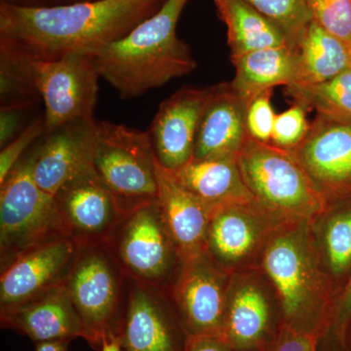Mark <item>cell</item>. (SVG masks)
Masks as SVG:
<instances>
[{
    "instance_id": "24",
    "label": "cell",
    "mask_w": 351,
    "mask_h": 351,
    "mask_svg": "<svg viewBox=\"0 0 351 351\" xmlns=\"http://www.w3.org/2000/svg\"><path fill=\"white\" fill-rule=\"evenodd\" d=\"M299 71L293 85L327 82L351 66V46L311 21L297 44Z\"/></svg>"
},
{
    "instance_id": "41",
    "label": "cell",
    "mask_w": 351,
    "mask_h": 351,
    "mask_svg": "<svg viewBox=\"0 0 351 351\" xmlns=\"http://www.w3.org/2000/svg\"><path fill=\"white\" fill-rule=\"evenodd\" d=\"M162 1H164V0H162Z\"/></svg>"
},
{
    "instance_id": "20",
    "label": "cell",
    "mask_w": 351,
    "mask_h": 351,
    "mask_svg": "<svg viewBox=\"0 0 351 351\" xmlns=\"http://www.w3.org/2000/svg\"><path fill=\"white\" fill-rule=\"evenodd\" d=\"M269 215L257 203L228 205L215 210L207 237V255L219 267L250 256L262 240L263 217Z\"/></svg>"
},
{
    "instance_id": "33",
    "label": "cell",
    "mask_w": 351,
    "mask_h": 351,
    "mask_svg": "<svg viewBox=\"0 0 351 351\" xmlns=\"http://www.w3.org/2000/svg\"><path fill=\"white\" fill-rule=\"evenodd\" d=\"M44 135L43 117L32 120L13 141L6 145L0 152V184L10 174L11 171L19 162L25 152L36 140Z\"/></svg>"
},
{
    "instance_id": "19",
    "label": "cell",
    "mask_w": 351,
    "mask_h": 351,
    "mask_svg": "<svg viewBox=\"0 0 351 351\" xmlns=\"http://www.w3.org/2000/svg\"><path fill=\"white\" fill-rule=\"evenodd\" d=\"M248 103L233 90L230 83L212 86L203 113L193 158L237 159L249 135L246 128Z\"/></svg>"
},
{
    "instance_id": "27",
    "label": "cell",
    "mask_w": 351,
    "mask_h": 351,
    "mask_svg": "<svg viewBox=\"0 0 351 351\" xmlns=\"http://www.w3.org/2000/svg\"><path fill=\"white\" fill-rule=\"evenodd\" d=\"M39 99L32 80L29 62L12 53L0 50L1 106L36 105Z\"/></svg>"
},
{
    "instance_id": "16",
    "label": "cell",
    "mask_w": 351,
    "mask_h": 351,
    "mask_svg": "<svg viewBox=\"0 0 351 351\" xmlns=\"http://www.w3.org/2000/svg\"><path fill=\"white\" fill-rule=\"evenodd\" d=\"M1 327L29 337L36 343L83 339L86 332L66 282L27 301L0 307Z\"/></svg>"
},
{
    "instance_id": "2",
    "label": "cell",
    "mask_w": 351,
    "mask_h": 351,
    "mask_svg": "<svg viewBox=\"0 0 351 351\" xmlns=\"http://www.w3.org/2000/svg\"><path fill=\"white\" fill-rule=\"evenodd\" d=\"M188 1L165 0L156 13L94 55L101 78L120 98H137L196 68L189 46L177 36L178 21Z\"/></svg>"
},
{
    "instance_id": "13",
    "label": "cell",
    "mask_w": 351,
    "mask_h": 351,
    "mask_svg": "<svg viewBox=\"0 0 351 351\" xmlns=\"http://www.w3.org/2000/svg\"><path fill=\"white\" fill-rule=\"evenodd\" d=\"M80 244L69 237H57L32 247L2 269L0 307L27 301L66 282Z\"/></svg>"
},
{
    "instance_id": "35",
    "label": "cell",
    "mask_w": 351,
    "mask_h": 351,
    "mask_svg": "<svg viewBox=\"0 0 351 351\" xmlns=\"http://www.w3.org/2000/svg\"><path fill=\"white\" fill-rule=\"evenodd\" d=\"M36 105H8L0 108V147L3 149L17 137L25 127V117Z\"/></svg>"
},
{
    "instance_id": "25",
    "label": "cell",
    "mask_w": 351,
    "mask_h": 351,
    "mask_svg": "<svg viewBox=\"0 0 351 351\" xmlns=\"http://www.w3.org/2000/svg\"><path fill=\"white\" fill-rule=\"evenodd\" d=\"M215 4L228 27L230 56L290 44L276 25L244 0H215Z\"/></svg>"
},
{
    "instance_id": "7",
    "label": "cell",
    "mask_w": 351,
    "mask_h": 351,
    "mask_svg": "<svg viewBox=\"0 0 351 351\" xmlns=\"http://www.w3.org/2000/svg\"><path fill=\"white\" fill-rule=\"evenodd\" d=\"M125 278L107 242L80 244L66 287L95 350L117 335Z\"/></svg>"
},
{
    "instance_id": "37",
    "label": "cell",
    "mask_w": 351,
    "mask_h": 351,
    "mask_svg": "<svg viewBox=\"0 0 351 351\" xmlns=\"http://www.w3.org/2000/svg\"><path fill=\"white\" fill-rule=\"evenodd\" d=\"M351 316V279L350 282L348 284V289L345 297H343V302L341 304V308L339 311L338 323L339 329L345 324L346 321L350 319Z\"/></svg>"
},
{
    "instance_id": "26",
    "label": "cell",
    "mask_w": 351,
    "mask_h": 351,
    "mask_svg": "<svg viewBox=\"0 0 351 351\" xmlns=\"http://www.w3.org/2000/svg\"><path fill=\"white\" fill-rule=\"evenodd\" d=\"M286 94L317 117L338 123L351 124V66L318 84L291 85Z\"/></svg>"
},
{
    "instance_id": "5",
    "label": "cell",
    "mask_w": 351,
    "mask_h": 351,
    "mask_svg": "<svg viewBox=\"0 0 351 351\" xmlns=\"http://www.w3.org/2000/svg\"><path fill=\"white\" fill-rule=\"evenodd\" d=\"M263 267L278 293L284 323L321 336L326 325L322 283L304 233L287 230L272 237Z\"/></svg>"
},
{
    "instance_id": "36",
    "label": "cell",
    "mask_w": 351,
    "mask_h": 351,
    "mask_svg": "<svg viewBox=\"0 0 351 351\" xmlns=\"http://www.w3.org/2000/svg\"><path fill=\"white\" fill-rule=\"evenodd\" d=\"M184 351H234L219 336L186 335Z\"/></svg>"
},
{
    "instance_id": "29",
    "label": "cell",
    "mask_w": 351,
    "mask_h": 351,
    "mask_svg": "<svg viewBox=\"0 0 351 351\" xmlns=\"http://www.w3.org/2000/svg\"><path fill=\"white\" fill-rule=\"evenodd\" d=\"M313 21L351 46V0H307Z\"/></svg>"
},
{
    "instance_id": "38",
    "label": "cell",
    "mask_w": 351,
    "mask_h": 351,
    "mask_svg": "<svg viewBox=\"0 0 351 351\" xmlns=\"http://www.w3.org/2000/svg\"><path fill=\"white\" fill-rule=\"evenodd\" d=\"M69 341H44L36 343L34 351H68Z\"/></svg>"
},
{
    "instance_id": "15",
    "label": "cell",
    "mask_w": 351,
    "mask_h": 351,
    "mask_svg": "<svg viewBox=\"0 0 351 351\" xmlns=\"http://www.w3.org/2000/svg\"><path fill=\"white\" fill-rule=\"evenodd\" d=\"M98 120L69 122L44 134L34 147L32 174L45 193L55 196L66 182L91 167Z\"/></svg>"
},
{
    "instance_id": "8",
    "label": "cell",
    "mask_w": 351,
    "mask_h": 351,
    "mask_svg": "<svg viewBox=\"0 0 351 351\" xmlns=\"http://www.w3.org/2000/svg\"><path fill=\"white\" fill-rule=\"evenodd\" d=\"M127 278L168 294L175 263H182L158 202L126 214L107 240Z\"/></svg>"
},
{
    "instance_id": "3",
    "label": "cell",
    "mask_w": 351,
    "mask_h": 351,
    "mask_svg": "<svg viewBox=\"0 0 351 351\" xmlns=\"http://www.w3.org/2000/svg\"><path fill=\"white\" fill-rule=\"evenodd\" d=\"M237 164L256 203L270 216L307 221L325 211L326 196L293 152L249 138Z\"/></svg>"
},
{
    "instance_id": "9",
    "label": "cell",
    "mask_w": 351,
    "mask_h": 351,
    "mask_svg": "<svg viewBox=\"0 0 351 351\" xmlns=\"http://www.w3.org/2000/svg\"><path fill=\"white\" fill-rule=\"evenodd\" d=\"M27 61L34 86L43 101L44 134L69 122L94 119L101 76L93 56Z\"/></svg>"
},
{
    "instance_id": "22",
    "label": "cell",
    "mask_w": 351,
    "mask_h": 351,
    "mask_svg": "<svg viewBox=\"0 0 351 351\" xmlns=\"http://www.w3.org/2000/svg\"><path fill=\"white\" fill-rule=\"evenodd\" d=\"M235 76L230 85L247 103L274 87L291 86L299 71L298 47L285 44L230 56Z\"/></svg>"
},
{
    "instance_id": "18",
    "label": "cell",
    "mask_w": 351,
    "mask_h": 351,
    "mask_svg": "<svg viewBox=\"0 0 351 351\" xmlns=\"http://www.w3.org/2000/svg\"><path fill=\"white\" fill-rule=\"evenodd\" d=\"M292 152L326 198L351 188V124L317 117Z\"/></svg>"
},
{
    "instance_id": "32",
    "label": "cell",
    "mask_w": 351,
    "mask_h": 351,
    "mask_svg": "<svg viewBox=\"0 0 351 351\" xmlns=\"http://www.w3.org/2000/svg\"><path fill=\"white\" fill-rule=\"evenodd\" d=\"M272 90L255 97L247 106L246 128L249 138L270 144L276 114L271 104Z\"/></svg>"
},
{
    "instance_id": "4",
    "label": "cell",
    "mask_w": 351,
    "mask_h": 351,
    "mask_svg": "<svg viewBox=\"0 0 351 351\" xmlns=\"http://www.w3.org/2000/svg\"><path fill=\"white\" fill-rule=\"evenodd\" d=\"M92 166L124 215L157 200L156 158L149 132L98 121Z\"/></svg>"
},
{
    "instance_id": "1",
    "label": "cell",
    "mask_w": 351,
    "mask_h": 351,
    "mask_svg": "<svg viewBox=\"0 0 351 351\" xmlns=\"http://www.w3.org/2000/svg\"><path fill=\"white\" fill-rule=\"evenodd\" d=\"M164 1L88 0L31 6L2 0L0 50L29 61L94 56L156 13Z\"/></svg>"
},
{
    "instance_id": "12",
    "label": "cell",
    "mask_w": 351,
    "mask_h": 351,
    "mask_svg": "<svg viewBox=\"0 0 351 351\" xmlns=\"http://www.w3.org/2000/svg\"><path fill=\"white\" fill-rule=\"evenodd\" d=\"M54 197L62 235L78 244L107 241L125 216L93 166L66 182Z\"/></svg>"
},
{
    "instance_id": "30",
    "label": "cell",
    "mask_w": 351,
    "mask_h": 351,
    "mask_svg": "<svg viewBox=\"0 0 351 351\" xmlns=\"http://www.w3.org/2000/svg\"><path fill=\"white\" fill-rule=\"evenodd\" d=\"M325 247L330 267L341 274L351 265V211L332 217L325 232Z\"/></svg>"
},
{
    "instance_id": "14",
    "label": "cell",
    "mask_w": 351,
    "mask_h": 351,
    "mask_svg": "<svg viewBox=\"0 0 351 351\" xmlns=\"http://www.w3.org/2000/svg\"><path fill=\"white\" fill-rule=\"evenodd\" d=\"M211 94L212 86L184 87L160 104L147 132L161 167L175 171L193 158L201 119Z\"/></svg>"
},
{
    "instance_id": "40",
    "label": "cell",
    "mask_w": 351,
    "mask_h": 351,
    "mask_svg": "<svg viewBox=\"0 0 351 351\" xmlns=\"http://www.w3.org/2000/svg\"><path fill=\"white\" fill-rule=\"evenodd\" d=\"M82 1H88V0H82Z\"/></svg>"
},
{
    "instance_id": "6",
    "label": "cell",
    "mask_w": 351,
    "mask_h": 351,
    "mask_svg": "<svg viewBox=\"0 0 351 351\" xmlns=\"http://www.w3.org/2000/svg\"><path fill=\"white\" fill-rule=\"evenodd\" d=\"M34 149L0 184L2 269L32 247L62 237L56 201L34 181Z\"/></svg>"
},
{
    "instance_id": "11",
    "label": "cell",
    "mask_w": 351,
    "mask_h": 351,
    "mask_svg": "<svg viewBox=\"0 0 351 351\" xmlns=\"http://www.w3.org/2000/svg\"><path fill=\"white\" fill-rule=\"evenodd\" d=\"M165 293L125 278L117 336L123 351H184Z\"/></svg>"
},
{
    "instance_id": "21",
    "label": "cell",
    "mask_w": 351,
    "mask_h": 351,
    "mask_svg": "<svg viewBox=\"0 0 351 351\" xmlns=\"http://www.w3.org/2000/svg\"><path fill=\"white\" fill-rule=\"evenodd\" d=\"M171 172L184 188L214 211L228 205L255 202L240 173L237 159L191 158Z\"/></svg>"
},
{
    "instance_id": "23",
    "label": "cell",
    "mask_w": 351,
    "mask_h": 351,
    "mask_svg": "<svg viewBox=\"0 0 351 351\" xmlns=\"http://www.w3.org/2000/svg\"><path fill=\"white\" fill-rule=\"evenodd\" d=\"M270 329L269 302L257 286L243 283L230 289L221 338L234 351L258 350Z\"/></svg>"
},
{
    "instance_id": "10",
    "label": "cell",
    "mask_w": 351,
    "mask_h": 351,
    "mask_svg": "<svg viewBox=\"0 0 351 351\" xmlns=\"http://www.w3.org/2000/svg\"><path fill=\"white\" fill-rule=\"evenodd\" d=\"M228 293L225 272L207 254L182 263L170 295L186 334L221 337Z\"/></svg>"
},
{
    "instance_id": "17",
    "label": "cell",
    "mask_w": 351,
    "mask_h": 351,
    "mask_svg": "<svg viewBox=\"0 0 351 351\" xmlns=\"http://www.w3.org/2000/svg\"><path fill=\"white\" fill-rule=\"evenodd\" d=\"M157 202L182 263L207 253V237L214 210L184 188L171 171L156 161Z\"/></svg>"
},
{
    "instance_id": "34",
    "label": "cell",
    "mask_w": 351,
    "mask_h": 351,
    "mask_svg": "<svg viewBox=\"0 0 351 351\" xmlns=\"http://www.w3.org/2000/svg\"><path fill=\"white\" fill-rule=\"evenodd\" d=\"M319 335L284 323L269 351H316Z\"/></svg>"
},
{
    "instance_id": "31",
    "label": "cell",
    "mask_w": 351,
    "mask_h": 351,
    "mask_svg": "<svg viewBox=\"0 0 351 351\" xmlns=\"http://www.w3.org/2000/svg\"><path fill=\"white\" fill-rule=\"evenodd\" d=\"M306 110L301 104L295 103L285 112L276 114L270 144L290 152L301 145L311 129Z\"/></svg>"
},
{
    "instance_id": "39",
    "label": "cell",
    "mask_w": 351,
    "mask_h": 351,
    "mask_svg": "<svg viewBox=\"0 0 351 351\" xmlns=\"http://www.w3.org/2000/svg\"><path fill=\"white\" fill-rule=\"evenodd\" d=\"M100 351H123L119 337L115 334L106 337L101 341Z\"/></svg>"
},
{
    "instance_id": "28",
    "label": "cell",
    "mask_w": 351,
    "mask_h": 351,
    "mask_svg": "<svg viewBox=\"0 0 351 351\" xmlns=\"http://www.w3.org/2000/svg\"><path fill=\"white\" fill-rule=\"evenodd\" d=\"M285 34L295 46L313 21L307 0H244Z\"/></svg>"
}]
</instances>
